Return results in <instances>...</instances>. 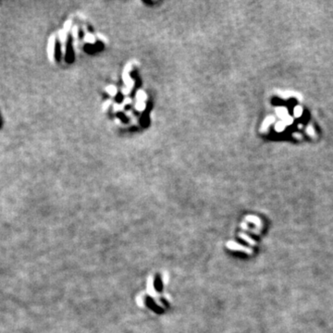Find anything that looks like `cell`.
Masks as SVG:
<instances>
[{"instance_id": "1", "label": "cell", "mask_w": 333, "mask_h": 333, "mask_svg": "<svg viewBox=\"0 0 333 333\" xmlns=\"http://www.w3.org/2000/svg\"><path fill=\"white\" fill-rule=\"evenodd\" d=\"M228 247L232 249V250H242L244 253L249 254H253V250H251L249 248H246V247H243V246H241V245H239L238 243H229Z\"/></svg>"}, {"instance_id": "2", "label": "cell", "mask_w": 333, "mask_h": 333, "mask_svg": "<svg viewBox=\"0 0 333 333\" xmlns=\"http://www.w3.org/2000/svg\"><path fill=\"white\" fill-rule=\"evenodd\" d=\"M240 236H241V238H242V239L245 240L246 242H248V243H251L252 245H255V242H254V240H252V239L248 238V236H247V235L243 234V233H240Z\"/></svg>"}, {"instance_id": "3", "label": "cell", "mask_w": 333, "mask_h": 333, "mask_svg": "<svg viewBox=\"0 0 333 333\" xmlns=\"http://www.w3.org/2000/svg\"><path fill=\"white\" fill-rule=\"evenodd\" d=\"M107 92L111 95V96H114V95H116V93H117V89H116V87H114V86H108V87H107Z\"/></svg>"}, {"instance_id": "4", "label": "cell", "mask_w": 333, "mask_h": 333, "mask_svg": "<svg viewBox=\"0 0 333 333\" xmlns=\"http://www.w3.org/2000/svg\"><path fill=\"white\" fill-rule=\"evenodd\" d=\"M87 41H89V42H91V43H94V37L93 36V35H87L86 36V38H85Z\"/></svg>"}]
</instances>
